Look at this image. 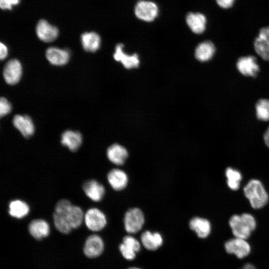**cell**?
Masks as SVG:
<instances>
[{"label": "cell", "mask_w": 269, "mask_h": 269, "mask_svg": "<svg viewBox=\"0 0 269 269\" xmlns=\"http://www.w3.org/2000/svg\"><path fill=\"white\" fill-rule=\"evenodd\" d=\"M256 116L261 121H269V99L262 98L255 104Z\"/></svg>", "instance_id": "obj_29"}, {"label": "cell", "mask_w": 269, "mask_h": 269, "mask_svg": "<svg viewBox=\"0 0 269 269\" xmlns=\"http://www.w3.org/2000/svg\"><path fill=\"white\" fill-rule=\"evenodd\" d=\"M225 176L228 187L232 190H237L243 178L241 172L237 169L229 167L225 170Z\"/></svg>", "instance_id": "obj_28"}, {"label": "cell", "mask_w": 269, "mask_h": 269, "mask_svg": "<svg viewBox=\"0 0 269 269\" xmlns=\"http://www.w3.org/2000/svg\"><path fill=\"white\" fill-rule=\"evenodd\" d=\"M216 50L215 45L211 41L205 40L196 46L195 56L200 62H207L213 57Z\"/></svg>", "instance_id": "obj_21"}, {"label": "cell", "mask_w": 269, "mask_h": 269, "mask_svg": "<svg viewBox=\"0 0 269 269\" xmlns=\"http://www.w3.org/2000/svg\"><path fill=\"white\" fill-rule=\"evenodd\" d=\"M30 208L28 204L21 200L15 199L9 203L8 214L13 218H24L28 214Z\"/></svg>", "instance_id": "obj_26"}, {"label": "cell", "mask_w": 269, "mask_h": 269, "mask_svg": "<svg viewBox=\"0 0 269 269\" xmlns=\"http://www.w3.org/2000/svg\"><path fill=\"white\" fill-rule=\"evenodd\" d=\"M127 269H141L140 268H136V267H131V268H129Z\"/></svg>", "instance_id": "obj_38"}, {"label": "cell", "mask_w": 269, "mask_h": 269, "mask_svg": "<svg viewBox=\"0 0 269 269\" xmlns=\"http://www.w3.org/2000/svg\"><path fill=\"white\" fill-rule=\"evenodd\" d=\"M38 37L42 41L50 42L55 40L59 34L58 28L44 19L40 20L36 27Z\"/></svg>", "instance_id": "obj_10"}, {"label": "cell", "mask_w": 269, "mask_h": 269, "mask_svg": "<svg viewBox=\"0 0 269 269\" xmlns=\"http://www.w3.org/2000/svg\"><path fill=\"white\" fill-rule=\"evenodd\" d=\"M254 47L261 58L269 61V34L259 33L254 41Z\"/></svg>", "instance_id": "obj_23"}, {"label": "cell", "mask_w": 269, "mask_h": 269, "mask_svg": "<svg viewBox=\"0 0 269 269\" xmlns=\"http://www.w3.org/2000/svg\"><path fill=\"white\" fill-rule=\"evenodd\" d=\"M140 249V244L138 241L131 236H126L123 238V243L120 246V251L124 258L128 260H133L136 253Z\"/></svg>", "instance_id": "obj_13"}, {"label": "cell", "mask_w": 269, "mask_h": 269, "mask_svg": "<svg viewBox=\"0 0 269 269\" xmlns=\"http://www.w3.org/2000/svg\"><path fill=\"white\" fill-rule=\"evenodd\" d=\"M22 75V66L16 59L9 60L4 65L3 76L5 81L9 85H14L20 80Z\"/></svg>", "instance_id": "obj_9"}, {"label": "cell", "mask_w": 269, "mask_h": 269, "mask_svg": "<svg viewBox=\"0 0 269 269\" xmlns=\"http://www.w3.org/2000/svg\"><path fill=\"white\" fill-rule=\"evenodd\" d=\"M48 61L52 65L62 66L66 64L70 58L68 50L56 47L48 48L45 53Z\"/></svg>", "instance_id": "obj_15"}, {"label": "cell", "mask_w": 269, "mask_h": 269, "mask_svg": "<svg viewBox=\"0 0 269 269\" xmlns=\"http://www.w3.org/2000/svg\"><path fill=\"white\" fill-rule=\"evenodd\" d=\"M14 127L25 138L33 135L35 131L34 124L31 119L27 115H16L12 120Z\"/></svg>", "instance_id": "obj_12"}, {"label": "cell", "mask_w": 269, "mask_h": 269, "mask_svg": "<svg viewBox=\"0 0 269 269\" xmlns=\"http://www.w3.org/2000/svg\"><path fill=\"white\" fill-rule=\"evenodd\" d=\"M81 42L85 50L94 52L100 48L101 38L95 32H86L81 35Z\"/></svg>", "instance_id": "obj_25"}, {"label": "cell", "mask_w": 269, "mask_h": 269, "mask_svg": "<svg viewBox=\"0 0 269 269\" xmlns=\"http://www.w3.org/2000/svg\"><path fill=\"white\" fill-rule=\"evenodd\" d=\"M84 221L87 228L93 232L101 231L107 224L105 215L97 208H91L86 211Z\"/></svg>", "instance_id": "obj_5"}, {"label": "cell", "mask_w": 269, "mask_h": 269, "mask_svg": "<svg viewBox=\"0 0 269 269\" xmlns=\"http://www.w3.org/2000/svg\"><path fill=\"white\" fill-rule=\"evenodd\" d=\"M107 156L112 163L117 165H121L126 161L128 157V152L122 145L114 143L108 148Z\"/></svg>", "instance_id": "obj_18"}, {"label": "cell", "mask_w": 269, "mask_h": 269, "mask_svg": "<svg viewBox=\"0 0 269 269\" xmlns=\"http://www.w3.org/2000/svg\"><path fill=\"white\" fill-rule=\"evenodd\" d=\"M107 179L111 186L116 191H120L127 186L128 177L127 174L120 169H113L107 175Z\"/></svg>", "instance_id": "obj_19"}, {"label": "cell", "mask_w": 269, "mask_h": 269, "mask_svg": "<svg viewBox=\"0 0 269 269\" xmlns=\"http://www.w3.org/2000/svg\"><path fill=\"white\" fill-rule=\"evenodd\" d=\"M28 230L31 236L37 240L45 238L50 233L49 224L42 219H36L31 221L28 224Z\"/></svg>", "instance_id": "obj_17"}, {"label": "cell", "mask_w": 269, "mask_h": 269, "mask_svg": "<svg viewBox=\"0 0 269 269\" xmlns=\"http://www.w3.org/2000/svg\"><path fill=\"white\" fill-rule=\"evenodd\" d=\"M82 189L86 195L95 202L100 201L105 193L104 186L94 179H89L85 181Z\"/></svg>", "instance_id": "obj_11"}, {"label": "cell", "mask_w": 269, "mask_h": 269, "mask_svg": "<svg viewBox=\"0 0 269 269\" xmlns=\"http://www.w3.org/2000/svg\"><path fill=\"white\" fill-rule=\"evenodd\" d=\"M225 248L227 253L234 254L239 259L246 257L251 251L250 246L245 239L236 237L227 241Z\"/></svg>", "instance_id": "obj_7"}, {"label": "cell", "mask_w": 269, "mask_h": 269, "mask_svg": "<svg viewBox=\"0 0 269 269\" xmlns=\"http://www.w3.org/2000/svg\"><path fill=\"white\" fill-rule=\"evenodd\" d=\"M235 0H216L218 6L224 9L231 7Z\"/></svg>", "instance_id": "obj_34"}, {"label": "cell", "mask_w": 269, "mask_h": 269, "mask_svg": "<svg viewBox=\"0 0 269 269\" xmlns=\"http://www.w3.org/2000/svg\"><path fill=\"white\" fill-rule=\"evenodd\" d=\"M60 142L70 151H77L81 146L83 137L81 134L76 131L66 130L61 134Z\"/></svg>", "instance_id": "obj_14"}, {"label": "cell", "mask_w": 269, "mask_h": 269, "mask_svg": "<svg viewBox=\"0 0 269 269\" xmlns=\"http://www.w3.org/2000/svg\"><path fill=\"white\" fill-rule=\"evenodd\" d=\"M186 22L191 31L196 34H201L206 29L207 19L200 12L188 13L186 17Z\"/></svg>", "instance_id": "obj_16"}, {"label": "cell", "mask_w": 269, "mask_h": 269, "mask_svg": "<svg viewBox=\"0 0 269 269\" xmlns=\"http://www.w3.org/2000/svg\"><path fill=\"white\" fill-rule=\"evenodd\" d=\"M11 111L10 103L5 98L1 97L0 100V115L1 117L8 114Z\"/></svg>", "instance_id": "obj_32"}, {"label": "cell", "mask_w": 269, "mask_h": 269, "mask_svg": "<svg viewBox=\"0 0 269 269\" xmlns=\"http://www.w3.org/2000/svg\"><path fill=\"white\" fill-rule=\"evenodd\" d=\"M245 197L251 207L255 209L262 208L269 201V195L262 182L257 179L248 181L243 189Z\"/></svg>", "instance_id": "obj_1"}, {"label": "cell", "mask_w": 269, "mask_h": 269, "mask_svg": "<svg viewBox=\"0 0 269 269\" xmlns=\"http://www.w3.org/2000/svg\"><path fill=\"white\" fill-rule=\"evenodd\" d=\"M134 14L139 19L150 22L154 20L159 13L157 5L149 0H141L134 7Z\"/></svg>", "instance_id": "obj_4"}, {"label": "cell", "mask_w": 269, "mask_h": 269, "mask_svg": "<svg viewBox=\"0 0 269 269\" xmlns=\"http://www.w3.org/2000/svg\"><path fill=\"white\" fill-rule=\"evenodd\" d=\"M53 219L54 226L59 232L68 234L71 231L72 229L64 216L54 212Z\"/></svg>", "instance_id": "obj_30"}, {"label": "cell", "mask_w": 269, "mask_h": 269, "mask_svg": "<svg viewBox=\"0 0 269 269\" xmlns=\"http://www.w3.org/2000/svg\"><path fill=\"white\" fill-rule=\"evenodd\" d=\"M189 227L200 238L207 237L211 230L210 222L206 219L198 217L191 219L189 222Z\"/></svg>", "instance_id": "obj_22"}, {"label": "cell", "mask_w": 269, "mask_h": 269, "mask_svg": "<svg viewBox=\"0 0 269 269\" xmlns=\"http://www.w3.org/2000/svg\"><path fill=\"white\" fill-rule=\"evenodd\" d=\"M20 0H0V6L3 10H11L20 2Z\"/></svg>", "instance_id": "obj_33"}, {"label": "cell", "mask_w": 269, "mask_h": 269, "mask_svg": "<svg viewBox=\"0 0 269 269\" xmlns=\"http://www.w3.org/2000/svg\"><path fill=\"white\" fill-rule=\"evenodd\" d=\"M263 138L266 145L269 148V125L264 133Z\"/></svg>", "instance_id": "obj_36"}, {"label": "cell", "mask_w": 269, "mask_h": 269, "mask_svg": "<svg viewBox=\"0 0 269 269\" xmlns=\"http://www.w3.org/2000/svg\"><path fill=\"white\" fill-rule=\"evenodd\" d=\"M229 224L235 237L245 240L250 236L257 225L254 217L248 213L233 215Z\"/></svg>", "instance_id": "obj_2"}, {"label": "cell", "mask_w": 269, "mask_h": 269, "mask_svg": "<svg viewBox=\"0 0 269 269\" xmlns=\"http://www.w3.org/2000/svg\"><path fill=\"white\" fill-rule=\"evenodd\" d=\"M124 223L125 230L128 233H136L141 229L144 224L143 213L139 208L130 209L125 215Z\"/></svg>", "instance_id": "obj_3"}, {"label": "cell", "mask_w": 269, "mask_h": 269, "mask_svg": "<svg viewBox=\"0 0 269 269\" xmlns=\"http://www.w3.org/2000/svg\"><path fill=\"white\" fill-rule=\"evenodd\" d=\"M123 44H117L114 54V58L117 61H120L127 69L136 68L138 67L139 63L138 56L136 54L132 55L126 54L123 51Z\"/></svg>", "instance_id": "obj_20"}, {"label": "cell", "mask_w": 269, "mask_h": 269, "mask_svg": "<svg viewBox=\"0 0 269 269\" xmlns=\"http://www.w3.org/2000/svg\"><path fill=\"white\" fill-rule=\"evenodd\" d=\"M236 66L239 73L246 77H256L260 70L256 57L251 55L238 58Z\"/></svg>", "instance_id": "obj_6"}, {"label": "cell", "mask_w": 269, "mask_h": 269, "mask_svg": "<svg viewBox=\"0 0 269 269\" xmlns=\"http://www.w3.org/2000/svg\"><path fill=\"white\" fill-rule=\"evenodd\" d=\"M72 205L71 202L67 199H61L56 204L55 213L61 215H64Z\"/></svg>", "instance_id": "obj_31"}, {"label": "cell", "mask_w": 269, "mask_h": 269, "mask_svg": "<svg viewBox=\"0 0 269 269\" xmlns=\"http://www.w3.org/2000/svg\"><path fill=\"white\" fill-rule=\"evenodd\" d=\"M241 269H256L255 266L251 264H246Z\"/></svg>", "instance_id": "obj_37"}, {"label": "cell", "mask_w": 269, "mask_h": 269, "mask_svg": "<svg viewBox=\"0 0 269 269\" xmlns=\"http://www.w3.org/2000/svg\"><path fill=\"white\" fill-rule=\"evenodd\" d=\"M64 216L72 229L79 227L84 221L85 214L82 209L76 205H72Z\"/></svg>", "instance_id": "obj_27"}, {"label": "cell", "mask_w": 269, "mask_h": 269, "mask_svg": "<svg viewBox=\"0 0 269 269\" xmlns=\"http://www.w3.org/2000/svg\"><path fill=\"white\" fill-rule=\"evenodd\" d=\"M104 249V242L100 236L93 234L85 241L83 252L85 255L89 258H95L100 256Z\"/></svg>", "instance_id": "obj_8"}, {"label": "cell", "mask_w": 269, "mask_h": 269, "mask_svg": "<svg viewBox=\"0 0 269 269\" xmlns=\"http://www.w3.org/2000/svg\"><path fill=\"white\" fill-rule=\"evenodd\" d=\"M143 246L147 250L154 251L157 250L162 244L163 239L161 235L157 232L146 231L142 233L140 237Z\"/></svg>", "instance_id": "obj_24"}, {"label": "cell", "mask_w": 269, "mask_h": 269, "mask_svg": "<svg viewBox=\"0 0 269 269\" xmlns=\"http://www.w3.org/2000/svg\"><path fill=\"white\" fill-rule=\"evenodd\" d=\"M8 55V49L6 46L3 43L0 42V58L1 60L4 59Z\"/></svg>", "instance_id": "obj_35"}]
</instances>
